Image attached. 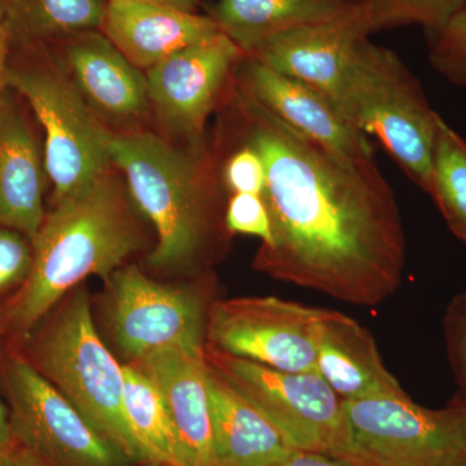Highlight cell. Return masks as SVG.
<instances>
[{
    "mask_svg": "<svg viewBox=\"0 0 466 466\" xmlns=\"http://www.w3.org/2000/svg\"><path fill=\"white\" fill-rule=\"evenodd\" d=\"M0 466H51L15 440L0 441Z\"/></svg>",
    "mask_w": 466,
    "mask_h": 466,
    "instance_id": "4dcf8cb0",
    "label": "cell"
},
{
    "mask_svg": "<svg viewBox=\"0 0 466 466\" xmlns=\"http://www.w3.org/2000/svg\"><path fill=\"white\" fill-rule=\"evenodd\" d=\"M244 94L312 142L350 157L375 158L370 137L349 124L332 97L257 58L245 56L233 76Z\"/></svg>",
    "mask_w": 466,
    "mask_h": 466,
    "instance_id": "5bb4252c",
    "label": "cell"
},
{
    "mask_svg": "<svg viewBox=\"0 0 466 466\" xmlns=\"http://www.w3.org/2000/svg\"><path fill=\"white\" fill-rule=\"evenodd\" d=\"M429 61L450 84L466 87V5L440 32L428 35Z\"/></svg>",
    "mask_w": 466,
    "mask_h": 466,
    "instance_id": "484cf974",
    "label": "cell"
},
{
    "mask_svg": "<svg viewBox=\"0 0 466 466\" xmlns=\"http://www.w3.org/2000/svg\"><path fill=\"white\" fill-rule=\"evenodd\" d=\"M274 466H352L341 459L333 458L327 453L311 451H294L283 461Z\"/></svg>",
    "mask_w": 466,
    "mask_h": 466,
    "instance_id": "d6a6232c",
    "label": "cell"
},
{
    "mask_svg": "<svg viewBox=\"0 0 466 466\" xmlns=\"http://www.w3.org/2000/svg\"><path fill=\"white\" fill-rule=\"evenodd\" d=\"M228 133L259 153L274 241L254 268L358 306H376L403 280L406 233L375 158L350 157L291 130L232 82Z\"/></svg>",
    "mask_w": 466,
    "mask_h": 466,
    "instance_id": "6da1fadb",
    "label": "cell"
},
{
    "mask_svg": "<svg viewBox=\"0 0 466 466\" xmlns=\"http://www.w3.org/2000/svg\"><path fill=\"white\" fill-rule=\"evenodd\" d=\"M220 152L184 146L149 130L116 134L112 164L135 208L153 227V268L198 274L227 241Z\"/></svg>",
    "mask_w": 466,
    "mask_h": 466,
    "instance_id": "3957f363",
    "label": "cell"
},
{
    "mask_svg": "<svg viewBox=\"0 0 466 466\" xmlns=\"http://www.w3.org/2000/svg\"><path fill=\"white\" fill-rule=\"evenodd\" d=\"M317 372L343 401L407 394L383 364L370 330L334 309H324L321 319Z\"/></svg>",
    "mask_w": 466,
    "mask_h": 466,
    "instance_id": "d6986e66",
    "label": "cell"
},
{
    "mask_svg": "<svg viewBox=\"0 0 466 466\" xmlns=\"http://www.w3.org/2000/svg\"><path fill=\"white\" fill-rule=\"evenodd\" d=\"M142 218L115 165L90 186L51 205L32 238L29 278L5 306L7 345L20 346L86 279L99 276L106 283L142 250Z\"/></svg>",
    "mask_w": 466,
    "mask_h": 466,
    "instance_id": "7a4b0ae2",
    "label": "cell"
},
{
    "mask_svg": "<svg viewBox=\"0 0 466 466\" xmlns=\"http://www.w3.org/2000/svg\"><path fill=\"white\" fill-rule=\"evenodd\" d=\"M7 84L41 126L50 205L113 167L115 134L88 108L50 46H12Z\"/></svg>",
    "mask_w": 466,
    "mask_h": 466,
    "instance_id": "5b68a950",
    "label": "cell"
},
{
    "mask_svg": "<svg viewBox=\"0 0 466 466\" xmlns=\"http://www.w3.org/2000/svg\"><path fill=\"white\" fill-rule=\"evenodd\" d=\"M359 0H219L210 17L249 55L275 34L348 14Z\"/></svg>",
    "mask_w": 466,
    "mask_h": 466,
    "instance_id": "44dd1931",
    "label": "cell"
},
{
    "mask_svg": "<svg viewBox=\"0 0 466 466\" xmlns=\"http://www.w3.org/2000/svg\"><path fill=\"white\" fill-rule=\"evenodd\" d=\"M444 342L460 398L466 400V291L453 297L443 315Z\"/></svg>",
    "mask_w": 466,
    "mask_h": 466,
    "instance_id": "f546056e",
    "label": "cell"
},
{
    "mask_svg": "<svg viewBox=\"0 0 466 466\" xmlns=\"http://www.w3.org/2000/svg\"><path fill=\"white\" fill-rule=\"evenodd\" d=\"M12 54V36L7 18L0 5V100L8 91L7 76Z\"/></svg>",
    "mask_w": 466,
    "mask_h": 466,
    "instance_id": "1f68e13d",
    "label": "cell"
},
{
    "mask_svg": "<svg viewBox=\"0 0 466 466\" xmlns=\"http://www.w3.org/2000/svg\"><path fill=\"white\" fill-rule=\"evenodd\" d=\"M15 349L101 437L135 465L150 466L126 417L124 366L97 333L86 287L66 294Z\"/></svg>",
    "mask_w": 466,
    "mask_h": 466,
    "instance_id": "277c9868",
    "label": "cell"
},
{
    "mask_svg": "<svg viewBox=\"0 0 466 466\" xmlns=\"http://www.w3.org/2000/svg\"><path fill=\"white\" fill-rule=\"evenodd\" d=\"M54 45L50 47L70 81L113 134L146 130L152 115L146 72L100 30L75 34Z\"/></svg>",
    "mask_w": 466,
    "mask_h": 466,
    "instance_id": "4fadbf2b",
    "label": "cell"
},
{
    "mask_svg": "<svg viewBox=\"0 0 466 466\" xmlns=\"http://www.w3.org/2000/svg\"><path fill=\"white\" fill-rule=\"evenodd\" d=\"M9 90L0 100V227L33 238L45 220L48 174L43 140Z\"/></svg>",
    "mask_w": 466,
    "mask_h": 466,
    "instance_id": "e0dca14e",
    "label": "cell"
},
{
    "mask_svg": "<svg viewBox=\"0 0 466 466\" xmlns=\"http://www.w3.org/2000/svg\"><path fill=\"white\" fill-rule=\"evenodd\" d=\"M124 375L126 417L150 466H182L177 434L158 389L133 363L124 364Z\"/></svg>",
    "mask_w": 466,
    "mask_h": 466,
    "instance_id": "603a6c76",
    "label": "cell"
},
{
    "mask_svg": "<svg viewBox=\"0 0 466 466\" xmlns=\"http://www.w3.org/2000/svg\"><path fill=\"white\" fill-rule=\"evenodd\" d=\"M156 2L167 3V5H174L186 11L196 12L201 0H156Z\"/></svg>",
    "mask_w": 466,
    "mask_h": 466,
    "instance_id": "e575fe53",
    "label": "cell"
},
{
    "mask_svg": "<svg viewBox=\"0 0 466 466\" xmlns=\"http://www.w3.org/2000/svg\"><path fill=\"white\" fill-rule=\"evenodd\" d=\"M229 144L233 146L220 165V177L226 191L231 195L263 196L266 191V167L259 153L245 143L229 140Z\"/></svg>",
    "mask_w": 466,
    "mask_h": 466,
    "instance_id": "4316f807",
    "label": "cell"
},
{
    "mask_svg": "<svg viewBox=\"0 0 466 466\" xmlns=\"http://www.w3.org/2000/svg\"><path fill=\"white\" fill-rule=\"evenodd\" d=\"M32 266V238L0 227V308L26 283Z\"/></svg>",
    "mask_w": 466,
    "mask_h": 466,
    "instance_id": "83f0119b",
    "label": "cell"
},
{
    "mask_svg": "<svg viewBox=\"0 0 466 466\" xmlns=\"http://www.w3.org/2000/svg\"><path fill=\"white\" fill-rule=\"evenodd\" d=\"M465 5L466 0H359L357 11L370 34L415 24L428 36L440 32Z\"/></svg>",
    "mask_w": 466,
    "mask_h": 466,
    "instance_id": "d4e9b609",
    "label": "cell"
},
{
    "mask_svg": "<svg viewBox=\"0 0 466 466\" xmlns=\"http://www.w3.org/2000/svg\"><path fill=\"white\" fill-rule=\"evenodd\" d=\"M465 466V465H464Z\"/></svg>",
    "mask_w": 466,
    "mask_h": 466,
    "instance_id": "74e56055",
    "label": "cell"
},
{
    "mask_svg": "<svg viewBox=\"0 0 466 466\" xmlns=\"http://www.w3.org/2000/svg\"><path fill=\"white\" fill-rule=\"evenodd\" d=\"M205 360L250 401L293 450L336 456L345 437L343 400L317 370L281 372L205 343Z\"/></svg>",
    "mask_w": 466,
    "mask_h": 466,
    "instance_id": "9c48e42d",
    "label": "cell"
},
{
    "mask_svg": "<svg viewBox=\"0 0 466 466\" xmlns=\"http://www.w3.org/2000/svg\"><path fill=\"white\" fill-rule=\"evenodd\" d=\"M345 437L334 458L352 466H464L466 408L431 410L410 395L343 401Z\"/></svg>",
    "mask_w": 466,
    "mask_h": 466,
    "instance_id": "52a82bcc",
    "label": "cell"
},
{
    "mask_svg": "<svg viewBox=\"0 0 466 466\" xmlns=\"http://www.w3.org/2000/svg\"><path fill=\"white\" fill-rule=\"evenodd\" d=\"M247 56L225 33L175 52L147 70L152 113L184 146L208 144V121L222 106Z\"/></svg>",
    "mask_w": 466,
    "mask_h": 466,
    "instance_id": "7c38bea8",
    "label": "cell"
},
{
    "mask_svg": "<svg viewBox=\"0 0 466 466\" xmlns=\"http://www.w3.org/2000/svg\"><path fill=\"white\" fill-rule=\"evenodd\" d=\"M208 386L217 466H274L297 451L208 364Z\"/></svg>",
    "mask_w": 466,
    "mask_h": 466,
    "instance_id": "ffe728a7",
    "label": "cell"
},
{
    "mask_svg": "<svg viewBox=\"0 0 466 466\" xmlns=\"http://www.w3.org/2000/svg\"><path fill=\"white\" fill-rule=\"evenodd\" d=\"M158 389L173 422L182 466H217L205 349L153 350L130 361Z\"/></svg>",
    "mask_w": 466,
    "mask_h": 466,
    "instance_id": "9a60e30c",
    "label": "cell"
},
{
    "mask_svg": "<svg viewBox=\"0 0 466 466\" xmlns=\"http://www.w3.org/2000/svg\"><path fill=\"white\" fill-rule=\"evenodd\" d=\"M5 342V306L0 308V360H2V345ZM11 429H9L8 408L0 398V441H11Z\"/></svg>",
    "mask_w": 466,
    "mask_h": 466,
    "instance_id": "836d02e7",
    "label": "cell"
},
{
    "mask_svg": "<svg viewBox=\"0 0 466 466\" xmlns=\"http://www.w3.org/2000/svg\"><path fill=\"white\" fill-rule=\"evenodd\" d=\"M333 101L352 127L375 137L410 182L429 195L440 115L395 52L370 38L361 42Z\"/></svg>",
    "mask_w": 466,
    "mask_h": 466,
    "instance_id": "8992f818",
    "label": "cell"
},
{
    "mask_svg": "<svg viewBox=\"0 0 466 466\" xmlns=\"http://www.w3.org/2000/svg\"><path fill=\"white\" fill-rule=\"evenodd\" d=\"M100 32L135 66L147 72L175 52L222 33L201 16L156 0H106Z\"/></svg>",
    "mask_w": 466,
    "mask_h": 466,
    "instance_id": "ac0fdd59",
    "label": "cell"
},
{
    "mask_svg": "<svg viewBox=\"0 0 466 466\" xmlns=\"http://www.w3.org/2000/svg\"><path fill=\"white\" fill-rule=\"evenodd\" d=\"M455 395H456V394H455ZM456 397H458V398H459V400H461V401H462V403H464V406H465V408H466V400H462V398H460V397H459V395H456Z\"/></svg>",
    "mask_w": 466,
    "mask_h": 466,
    "instance_id": "d590c367",
    "label": "cell"
},
{
    "mask_svg": "<svg viewBox=\"0 0 466 466\" xmlns=\"http://www.w3.org/2000/svg\"><path fill=\"white\" fill-rule=\"evenodd\" d=\"M12 46L54 45L100 30L106 0H0Z\"/></svg>",
    "mask_w": 466,
    "mask_h": 466,
    "instance_id": "7402d4cb",
    "label": "cell"
},
{
    "mask_svg": "<svg viewBox=\"0 0 466 466\" xmlns=\"http://www.w3.org/2000/svg\"><path fill=\"white\" fill-rule=\"evenodd\" d=\"M225 226L229 235L254 236L262 240L260 247H269L274 241L271 218L262 196H229L225 208Z\"/></svg>",
    "mask_w": 466,
    "mask_h": 466,
    "instance_id": "f1b7e54d",
    "label": "cell"
},
{
    "mask_svg": "<svg viewBox=\"0 0 466 466\" xmlns=\"http://www.w3.org/2000/svg\"><path fill=\"white\" fill-rule=\"evenodd\" d=\"M465 466H466V464H465Z\"/></svg>",
    "mask_w": 466,
    "mask_h": 466,
    "instance_id": "8d00e7d4",
    "label": "cell"
},
{
    "mask_svg": "<svg viewBox=\"0 0 466 466\" xmlns=\"http://www.w3.org/2000/svg\"><path fill=\"white\" fill-rule=\"evenodd\" d=\"M106 284L113 339L130 361L171 346L205 349L208 312L213 303L210 276L189 284H162L139 267L125 265Z\"/></svg>",
    "mask_w": 466,
    "mask_h": 466,
    "instance_id": "30bf717a",
    "label": "cell"
},
{
    "mask_svg": "<svg viewBox=\"0 0 466 466\" xmlns=\"http://www.w3.org/2000/svg\"><path fill=\"white\" fill-rule=\"evenodd\" d=\"M429 196L450 231L466 242V142L441 116L435 127Z\"/></svg>",
    "mask_w": 466,
    "mask_h": 466,
    "instance_id": "cb8c5ba5",
    "label": "cell"
},
{
    "mask_svg": "<svg viewBox=\"0 0 466 466\" xmlns=\"http://www.w3.org/2000/svg\"><path fill=\"white\" fill-rule=\"evenodd\" d=\"M370 35L355 7L332 20L275 34L248 56L314 86L333 100L355 51Z\"/></svg>",
    "mask_w": 466,
    "mask_h": 466,
    "instance_id": "2e32d148",
    "label": "cell"
},
{
    "mask_svg": "<svg viewBox=\"0 0 466 466\" xmlns=\"http://www.w3.org/2000/svg\"><path fill=\"white\" fill-rule=\"evenodd\" d=\"M0 383L12 440L51 466L135 465L11 346L2 354Z\"/></svg>",
    "mask_w": 466,
    "mask_h": 466,
    "instance_id": "ba28073f",
    "label": "cell"
},
{
    "mask_svg": "<svg viewBox=\"0 0 466 466\" xmlns=\"http://www.w3.org/2000/svg\"><path fill=\"white\" fill-rule=\"evenodd\" d=\"M324 309L278 297L213 300L207 345L281 372H312Z\"/></svg>",
    "mask_w": 466,
    "mask_h": 466,
    "instance_id": "8fae6325",
    "label": "cell"
}]
</instances>
